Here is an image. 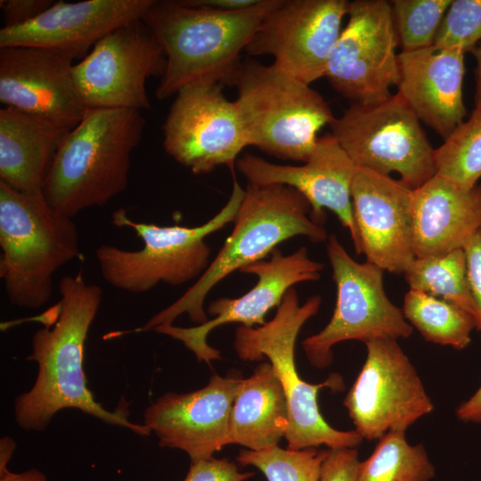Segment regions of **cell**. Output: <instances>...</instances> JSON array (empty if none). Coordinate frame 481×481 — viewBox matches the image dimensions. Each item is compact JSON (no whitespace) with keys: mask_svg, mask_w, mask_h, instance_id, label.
<instances>
[{"mask_svg":"<svg viewBox=\"0 0 481 481\" xmlns=\"http://www.w3.org/2000/svg\"><path fill=\"white\" fill-rule=\"evenodd\" d=\"M58 287L60 300L39 316L45 327L31 338L32 352L27 360L37 364V375L32 387L15 399L16 423L24 430L43 431L59 411L72 408L104 423L149 436L143 424L128 420L126 404L109 411L86 386L85 343L102 300V288L87 283L82 270L63 276Z\"/></svg>","mask_w":481,"mask_h":481,"instance_id":"cell-1","label":"cell"},{"mask_svg":"<svg viewBox=\"0 0 481 481\" xmlns=\"http://www.w3.org/2000/svg\"><path fill=\"white\" fill-rule=\"evenodd\" d=\"M278 2L259 0L246 9L219 12L185 0H154L142 19L167 59L156 98L165 100L194 83L233 86L241 53Z\"/></svg>","mask_w":481,"mask_h":481,"instance_id":"cell-2","label":"cell"},{"mask_svg":"<svg viewBox=\"0 0 481 481\" xmlns=\"http://www.w3.org/2000/svg\"><path fill=\"white\" fill-rule=\"evenodd\" d=\"M311 210L307 200L292 187L248 183L233 229L203 274L174 303L143 326L125 333L173 325L183 314L197 325L205 323L209 320L204 309L205 299L229 274L263 260L290 238L306 236L314 243L327 240L326 229L312 219Z\"/></svg>","mask_w":481,"mask_h":481,"instance_id":"cell-3","label":"cell"},{"mask_svg":"<svg viewBox=\"0 0 481 481\" xmlns=\"http://www.w3.org/2000/svg\"><path fill=\"white\" fill-rule=\"evenodd\" d=\"M145 124L136 110L86 109L63 138L50 166L44 187L47 203L73 217L124 192L131 155Z\"/></svg>","mask_w":481,"mask_h":481,"instance_id":"cell-4","label":"cell"},{"mask_svg":"<svg viewBox=\"0 0 481 481\" xmlns=\"http://www.w3.org/2000/svg\"><path fill=\"white\" fill-rule=\"evenodd\" d=\"M322 304L319 295L300 305L292 287L277 306L274 316L258 327L240 325L235 330L233 347L243 361L269 360L285 394L289 425L285 438L294 450L318 448H357L363 440L355 430H338L324 420L318 405V393L323 387L344 389L343 378L330 374L318 384L300 378L295 365V345L302 326L315 315Z\"/></svg>","mask_w":481,"mask_h":481,"instance_id":"cell-5","label":"cell"},{"mask_svg":"<svg viewBox=\"0 0 481 481\" xmlns=\"http://www.w3.org/2000/svg\"><path fill=\"white\" fill-rule=\"evenodd\" d=\"M0 278L9 302L37 309L48 302L56 271L81 258L72 217L44 196L17 192L0 181Z\"/></svg>","mask_w":481,"mask_h":481,"instance_id":"cell-6","label":"cell"},{"mask_svg":"<svg viewBox=\"0 0 481 481\" xmlns=\"http://www.w3.org/2000/svg\"><path fill=\"white\" fill-rule=\"evenodd\" d=\"M233 86L249 146L279 159L306 162L318 132L335 118L311 85L273 64L243 60Z\"/></svg>","mask_w":481,"mask_h":481,"instance_id":"cell-7","label":"cell"},{"mask_svg":"<svg viewBox=\"0 0 481 481\" xmlns=\"http://www.w3.org/2000/svg\"><path fill=\"white\" fill-rule=\"evenodd\" d=\"M244 192L234 179L231 196L222 209L193 227L136 222L125 208L114 210L112 224L133 229L143 246L139 250L99 246L95 257L102 278L114 288L135 294L147 292L159 282L179 286L198 280L210 264L211 249L205 239L234 221Z\"/></svg>","mask_w":481,"mask_h":481,"instance_id":"cell-8","label":"cell"},{"mask_svg":"<svg viewBox=\"0 0 481 481\" xmlns=\"http://www.w3.org/2000/svg\"><path fill=\"white\" fill-rule=\"evenodd\" d=\"M330 126L358 168L384 175L396 172L412 190L436 175L435 149L398 93L377 102L351 103Z\"/></svg>","mask_w":481,"mask_h":481,"instance_id":"cell-9","label":"cell"},{"mask_svg":"<svg viewBox=\"0 0 481 481\" xmlns=\"http://www.w3.org/2000/svg\"><path fill=\"white\" fill-rule=\"evenodd\" d=\"M326 251L337 299L327 325L302 342L310 363L319 369L328 367L332 362L331 348L340 342L365 344L377 338H409L413 327L386 294L384 270L367 261H355L334 234L327 239Z\"/></svg>","mask_w":481,"mask_h":481,"instance_id":"cell-10","label":"cell"},{"mask_svg":"<svg viewBox=\"0 0 481 481\" xmlns=\"http://www.w3.org/2000/svg\"><path fill=\"white\" fill-rule=\"evenodd\" d=\"M167 59L143 19L105 35L77 64L72 75L86 109L150 110L146 82L161 77Z\"/></svg>","mask_w":481,"mask_h":481,"instance_id":"cell-11","label":"cell"},{"mask_svg":"<svg viewBox=\"0 0 481 481\" xmlns=\"http://www.w3.org/2000/svg\"><path fill=\"white\" fill-rule=\"evenodd\" d=\"M365 345L366 360L344 405L355 430L373 441L388 431H406L431 413L434 404L397 340L377 338Z\"/></svg>","mask_w":481,"mask_h":481,"instance_id":"cell-12","label":"cell"},{"mask_svg":"<svg viewBox=\"0 0 481 481\" xmlns=\"http://www.w3.org/2000/svg\"><path fill=\"white\" fill-rule=\"evenodd\" d=\"M347 16L324 77L352 103L386 100L399 80L398 37L391 4L386 0L350 1Z\"/></svg>","mask_w":481,"mask_h":481,"instance_id":"cell-13","label":"cell"},{"mask_svg":"<svg viewBox=\"0 0 481 481\" xmlns=\"http://www.w3.org/2000/svg\"><path fill=\"white\" fill-rule=\"evenodd\" d=\"M222 88L211 83L183 87L162 127L166 152L194 175L223 165L234 174L240 153L249 146L235 102Z\"/></svg>","mask_w":481,"mask_h":481,"instance_id":"cell-14","label":"cell"},{"mask_svg":"<svg viewBox=\"0 0 481 481\" xmlns=\"http://www.w3.org/2000/svg\"><path fill=\"white\" fill-rule=\"evenodd\" d=\"M349 2L279 0L244 53L249 58L270 55L273 65L311 85L325 76Z\"/></svg>","mask_w":481,"mask_h":481,"instance_id":"cell-15","label":"cell"},{"mask_svg":"<svg viewBox=\"0 0 481 481\" xmlns=\"http://www.w3.org/2000/svg\"><path fill=\"white\" fill-rule=\"evenodd\" d=\"M323 267L322 263L309 257L306 247L288 255L275 249L268 260H260L240 270L257 277L252 289L240 298H220L208 305L207 313L214 318L195 327L167 325L158 327L155 331L180 340L199 362L204 361L210 365L212 360L221 356L220 351L207 342L209 332L230 322H239L246 327L263 325L265 314L281 304L290 288L298 283L319 280Z\"/></svg>","mask_w":481,"mask_h":481,"instance_id":"cell-16","label":"cell"},{"mask_svg":"<svg viewBox=\"0 0 481 481\" xmlns=\"http://www.w3.org/2000/svg\"><path fill=\"white\" fill-rule=\"evenodd\" d=\"M236 167L248 183L282 184L299 192L309 202L316 224L323 225L324 208L332 211L348 230L355 253L362 254L351 198L357 167L330 134L318 138L304 165L275 164L245 153L237 159Z\"/></svg>","mask_w":481,"mask_h":481,"instance_id":"cell-17","label":"cell"},{"mask_svg":"<svg viewBox=\"0 0 481 481\" xmlns=\"http://www.w3.org/2000/svg\"><path fill=\"white\" fill-rule=\"evenodd\" d=\"M70 55L40 47L0 48V102L72 129L86 107L73 80Z\"/></svg>","mask_w":481,"mask_h":481,"instance_id":"cell-18","label":"cell"},{"mask_svg":"<svg viewBox=\"0 0 481 481\" xmlns=\"http://www.w3.org/2000/svg\"><path fill=\"white\" fill-rule=\"evenodd\" d=\"M241 379L216 374L200 389L167 392L146 408L143 424L159 446L182 450L191 461L209 459L230 444V415Z\"/></svg>","mask_w":481,"mask_h":481,"instance_id":"cell-19","label":"cell"},{"mask_svg":"<svg viewBox=\"0 0 481 481\" xmlns=\"http://www.w3.org/2000/svg\"><path fill=\"white\" fill-rule=\"evenodd\" d=\"M351 198L366 261L384 271L404 273L416 257L413 190L390 175L357 167Z\"/></svg>","mask_w":481,"mask_h":481,"instance_id":"cell-20","label":"cell"},{"mask_svg":"<svg viewBox=\"0 0 481 481\" xmlns=\"http://www.w3.org/2000/svg\"><path fill=\"white\" fill-rule=\"evenodd\" d=\"M154 0H86L54 2L35 19L3 27L0 48L33 46L67 53L74 59L111 30L143 18Z\"/></svg>","mask_w":481,"mask_h":481,"instance_id":"cell-21","label":"cell"},{"mask_svg":"<svg viewBox=\"0 0 481 481\" xmlns=\"http://www.w3.org/2000/svg\"><path fill=\"white\" fill-rule=\"evenodd\" d=\"M465 53L434 45L398 53L397 93L420 122L443 139L463 121Z\"/></svg>","mask_w":481,"mask_h":481,"instance_id":"cell-22","label":"cell"},{"mask_svg":"<svg viewBox=\"0 0 481 481\" xmlns=\"http://www.w3.org/2000/svg\"><path fill=\"white\" fill-rule=\"evenodd\" d=\"M481 227V184L464 189L435 175L413 190V248L416 257L462 249Z\"/></svg>","mask_w":481,"mask_h":481,"instance_id":"cell-23","label":"cell"},{"mask_svg":"<svg viewBox=\"0 0 481 481\" xmlns=\"http://www.w3.org/2000/svg\"><path fill=\"white\" fill-rule=\"evenodd\" d=\"M70 129L10 107L0 110V181L24 194L44 196L54 155Z\"/></svg>","mask_w":481,"mask_h":481,"instance_id":"cell-24","label":"cell"},{"mask_svg":"<svg viewBox=\"0 0 481 481\" xmlns=\"http://www.w3.org/2000/svg\"><path fill=\"white\" fill-rule=\"evenodd\" d=\"M289 425L282 386L270 363H259L238 387L230 415V444L252 451L278 445Z\"/></svg>","mask_w":481,"mask_h":481,"instance_id":"cell-25","label":"cell"},{"mask_svg":"<svg viewBox=\"0 0 481 481\" xmlns=\"http://www.w3.org/2000/svg\"><path fill=\"white\" fill-rule=\"evenodd\" d=\"M402 311L425 340L458 350L469 345L477 329V320L462 307L415 289L405 294Z\"/></svg>","mask_w":481,"mask_h":481,"instance_id":"cell-26","label":"cell"},{"mask_svg":"<svg viewBox=\"0 0 481 481\" xmlns=\"http://www.w3.org/2000/svg\"><path fill=\"white\" fill-rule=\"evenodd\" d=\"M404 430H392L379 439L373 452L360 461L356 481H431L436 468L422 444L408 443Z\"/></svg>","mask_w":481,"mask_h":481,"instance_id":"cell-27","label":"cell"},{"mask_svg":"<svg viewBox=\"0 0 481 481\" xmlns=\"http://www.w3.org/2000/svg\"><path fill=\"white\" fill-rule=\"evenodd\" d=\"M410 289L458 305L477 320V311L467 276L463 249L441 256L415 257L404 273Z\"/></svg>","mask_w":481,"mask_h":481,"instance_id":"cell-28","label":"cell"},{"mask_svg":"<svg viewBox=\"0 0 481 481\" xmlns=\"http://www.w3.org/2000/svg\"><path fill=\"white\" fill-rule=\"evenodd\" d=\"M434 150L436 175L464 189L477 186L481 178V102Z\"/></svg>","mask_w":481,"mask_h":481,"instance_id":"cell-29","label":"cell"},{"mask_svg":"<svg viewBox=\"0 0 481 481\" xmlns=\"http://www.w3.org/2000/svg\"><path fill=\"white\" fill-rule=\"evenodd\" d=\"M329 449H283L278 445L260 451L241 450L236 460L258 469L267 481H318Z\"/></svg>","mask_w":481,"mask_h":481,"instance_id":"cell-30","label":"cell"},{"mask_svg":"<svg viewBox=\"0 0 481 481\" xmlns=\"http://www.w3.org/2000/svg\"><path fill=\"white\" fill-rule=\"evenodd\" d=\"M452 0H393L390 2L398 42L403 51L434 45Z\"/></svg>","mask_w":481,"mask_h":481,"instance_id":"cell-31","label":"cell"},{"mask_svg":"<svg viewBox=\"0 0 481 481\" xmlns=\"http://www.w3.org/2000/svg\"><path fill=\"white\" fill-rule=\"evenodd\" d=\"M478 42H481V0H452L433 45L473 53Z\"/></svg>","mask_w":481,"mask_h":481,"instance_id":"cell-32","label":"cell"},{"mask_svg":"<svg viewBox=\"0 0 481 481\" xmlns=\"http://www.w3.org/2000/svg\"><path fill=\"white\" fill-rule=\"evenodd\" d=\"M254 475L253 472H240L238 466L228 459L211 457L191 461L183 481H246Z\"/></svg>","mask_w":481,"mask_h":481,"instance_id":"cell-33","label":"cell"},{"mask_svg":"<svg viewBox=\"0 0 481 481\" xmlns=\"http://www.w3.org/2000/svg\"><path fill=\"white\" fill-rule=\"evenodd\" d=\"M359 463L356 448L329 449L318 481H356Z\"/></svg>","mask_w":481,"mask_h":481,"instance_id":"cell-34","label":"cell"},{"mask_svg":"<svg viewBox=\"0 0 481 481\" xmlns=\"http://www.w3.org/2000/svg\"><path fill=\"white\" fill-rule=\"evenodd\" d=\"M462 249L468 281L478 315L477 330L481 337V227L469 237Z\"/></svg>","mask_w":481,"mask_h":481,"instance_id":"cell-35","label":"cell"},{"mask_svg":"<svg viewBox=\"0 0 481 481\" xmlns=\"http://www.w3.org/2000/svg\"><path fill=\"white\" fill-rule=\"evenodd\" d=\"M53 3L52 0H1L0 7L5 20L4 27L26 23L37 17Z\"/></svg>","mask_w":481,"mask_h":481,"instance_id":"cell-36","label":"cell"},{"mask_svg":"<svg viewBox=\"0 0 481 481\" xmlns=\"http://www.w3.org/2000/svg\"><path fill=\"white\" fill-rule=\"evenodd\" d=\"M455 414L463 422L481 425V386L457 407Z\"/></svg>","mask_w":481,"mask_h":481,"instance_id":"cell-37","label":"cell"},{"mask_svg":"<svg viewBox=\"0 0 481 481\" xmlns=\"http://www.w3.org/2000/svg\"><path fill=\"white\" fill-rule=\"evenodd\" d=\"M189 4L219 12H232L251 7L259 0H185Z\"/></svg>","mask_w":481,"mask_h":481,"instance_id":"cell-38","label":"cell"},{"mask_svg":"<svg viewBox=\"0 0 481 481\" xmlns=\"http://www.w3.org/2000/svg\"><path fill=\"white\" fill-rule=\"evenodd\" d=\"M0 481H47V477L37 469L15 473L6 468L0 469Z\"/></svg>","mask_w":481,"mask_h":481,"instance_id":"cell-39","label":"cell"},{"mask_svg":"<svg viewBox=\"0 0 481 481\" xmlns=\"http://www.w3.org/2000/svg\"><path fill=\"white\" fill-rule=\"evenodd\" d=\"M16 448L15 441L10 436H4L0 440V469L7 468L14 450Z\"/></svg>","mask_w":481,"mask_h":481,"instance_id":"cell-40","label":"cell"},{"mask_svg":"<svg viewBox=\"0 0 481 481\" xmlns=\"http://www.w3.org/2000/svg\"><path fill=\"white\" fill-rule=\"evenodd\" d=\"M476 61V87H475V104L481 102V42L473 52Z\"/></svg>","mask_w":481,"mask_h":481,"instance_id":"cell-41","label":"cell"}]
</instances>
